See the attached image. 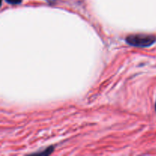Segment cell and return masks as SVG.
<instances>
[{
    "label": "cell",
    "instance_id": "obj_2",
    "mask_svg": "<svg viewBox=\"0 0 156 156\" xmlns=\"http://www.w3.org/2000/svg\"><path fill=\"white\" fill-rule=\"evenodd\" d=\"M8 3L12 5H18L22 2V0H5Z\"/></svg>",
    "mask_w": 156,
    "mask_h": 156
},
{
    "label": "cell",
    "instance_id": "obj_1",
    "mask_svg": "<svg viewBox=\"0 0 156 156\" xmlns=\"http://www.w3.org/2000/svg\"><path fill=\"white\" fill-rule=\"evenodd\" d=\"M127 44L138 47H146L152 45L155 42L156 37L149 34H133L126 38Z\"/></svg>",
    "mask_w": 156,
    "mask_h": 156
},
{
    "label": "cell",
    "instance_id": "obj_3",
    "mask_svg": "<svg viewBox=\"0 0 156 156\" xmlns=\"http://www.w3.org/2000/svg\"><path fill=\"white\" fill-rule=\"evenodd\" d=\"M155 110H156V105H155Z\"/></svg>",
    "mask_w": 156,
    "mask_h": 156
}]
</instances>
